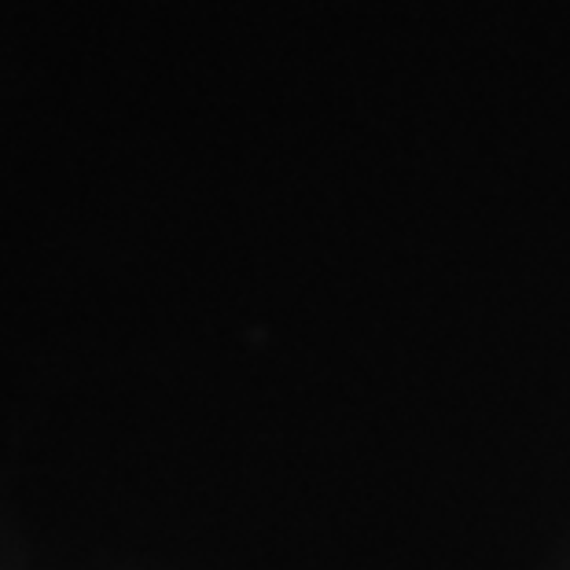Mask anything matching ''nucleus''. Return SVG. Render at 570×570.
Instances as JSON below:
<instances>
[]
</instances>
